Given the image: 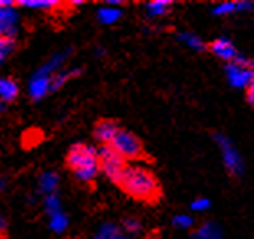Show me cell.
Instances as JSON below:
<instances>
[{
    "instance_id": "cell-7",
    "label": "cell",
    "mask_w": 254,
    "mask_h": 239,
    "mask_svg": "<svg viewBox=\"0 0 254 239\" xmlns=\"http://www.w3.org/2000/svg\"><path fill=\"white\" fill-rule=\"evenodd\" d=\"M208 50L217 58L223 59V61L231 62L236 59V48L233 43L230 40H226V38H217V40L208 45Z\"/></svg>"
},
{
    "instance_id": "cell-3",
    "label": "cell",
    "mask_w": 254,
    "mask_h": 239,
    "mask_svg": "<svg viewBox=\"0 0 254 239\" xmlns=\"http://www.w3.org/2000/svg\"><path fill=\"white\" fill-rule=\"evenodd\" d=\"M97 156H99V167L100 171L110 179L112 182L118 183L123 171L127 169V161L112 148L110 144L102 146L97 149Z\"/></svg>"
},
{
    "instance_id": "cell-12",
    "label": "cell",
    "mask_w": 254,
    "mask_h": 239,
    "mask_svg": "<svg viewBox=\"0 0 254 239\" xmlns=\"http://www.w3.org/2000/svg\"><path fill=\"white\" fill-rule=\"evenodd\" d=\"M120 17H122V10L117 7H110V5L99 8V12H97V18H99L100 23H104V25L115 23Z\"/></svg>"
},
{
    "instance_id": "cell-22",
    "label": "cell",
    "mask_w": 254,
    "mask_h": 239,
    "mask_svg": "<svg viewBox=\"0 0 254 239\" xmlns=\"http://www.w3.org/2000/svg\"><path fill=\"white\" fill-rule=\"evenodd\" d=\"M192 208L193 210H205V208H208V200H197V202L192 203Z\"/></svg>"
},
{
    "instance_id": "cell-10",
    "label": "cell",
    "mask_w": 254,
    "mask_h": 239,
    "mask_svg": "<svg viewBox=\"0 0 254 239\" xmlns=\"http://www.w3.org/2000/svg\"><path fill=\"white\" fill-rule=\"evenodd\" d=\"M79 74H80V69H77V67H67V69L58 70V72L53 75V79H51V92L61 89V87L66 84L69 79H72V77H75V75H79Z\"/></svg>"
},
{
    "instance_id": "cell-13",
    "label": "cell",
    "mask_w": 254,
    "mask_h": 239,
    "mask_svg": "<svg viewBox=\"0 0 254 239\" xmlns=\"http://www.w3.org/2000/svg\"><path fill=\"white\" fill-rule=\"evenodd\" d=\"M18 5L30 10H55L61 3L56 2V0H21Z\"/></svg>"
},
{
    "instance_id": "cell-2",
    "label": "cell",
    "mask_w": 254,
    "mask_h": 239,
    "mask_svg": "<svg viewBox=\"0 0 254 239\" xmlns=\"http://www.w3.org/2000/svg\"><path fill=\"white\" fill-rule=\"evenodd\" d=\"M67 166L79 182H92L100 172L97 149L82 143L74 144L67 153Z\"/></svg>"
},
{
    "instance_id": "cell-16",
    "label": "cell",
    "mask_w": 254,
    "mask_h": 239,
    "mask_svg": "<svg viewBox=\"0 0 254 239\" xmlns=\"http://www.w3.org/2000/svg\"><path fill=\"white\" fill-rule=\"evenodd\" d=\"M45 210H46L48 216H53V215L59 213V211H63L61 210V200H59V197L56 193L48 195V197L45 198Z\"/></svg>"
},
{
    "instance_id": "cell-18",
    "label": "cell",
    "mask_w": 254,
    "mask_h": 239,
    "mask_svg": "<svg viewBox=\"0 0 254 239\" xmlns=\"http://www.w3.org/2000/svg\"><path fill=\"white\" fill-rule=\"evenodd\" d=\"M15 50V41L10 40V38H5V40H0V66L5 62L10 54Z\"/></svg>"
},
{
    "instance_id": "cell-17",
    "label": "cell",
    "mask_w": 254,
    "mask_h": 239,
    "mask_svg": "<svg viewBox=\"0 0 254 239\" xmlns=\"http://www.w3.org/2000/svg\"><path fill=\"white\" fill-rule=\"evenodd\" d=\"M95 239H123L118 230L112 225H104L97 233Z\"/></svg>"
},
{
    "instance_id": "cell-4",
    "label": "cell",
    "mask_w": 254,
    "mask_h": 239,
    "mask_svg": "<svg viewBox=\"0 0 254 239\" xmlns=\"http://www.w3.org/2000/svg\"><path fill=\"white\" fill-rule=\"evenodd\" d=\"M110 146L125 161H138L144 157L143 143L139 141L136 134H133L131 131H127V129H120Z\"/></svg>"
},
{
    "instance_id": "cell-25",
    "label": "cell",
    "mask_w": 254,
    "mask_h": 239,
    "mask_svg": "<svg viewBox=\"0 0 254 239\" xmlns=\"http://www.w3.org/2000/svg\"><path fill=\"white\" fill-rule=\"evenodd\" d=\"M3 108H5V103L0 102V112H3Z\"/></svg>"
},
{
    "instance_id": "cell-23",
    "label": "cell",
    "mask_w": 254,
    "mask_h": 239,
    "mask_svg": "<svg viewBox=\"0 0 254 239\" xmlns=\"http://www.w3.org/2000/svg\"><path fill=\"white\" fill-rule=\"evenodd\" d=\"M5 228H7V223H5V220L2 218V216H0V231H3Z\"/></svg>"
},
{
    "instance_id": "cell-11",
    "label": "cell",
    "mask_w": 254,
    "mask_h": 239,
    "mask_svg": "<svg viewBox=\"0 0 254 239\" xmlns=\"http://www.w3.org/2000/svg\"><path fill=\"white\" fill-rule=\"evenodd\" d=\"M59 185V177L55 172H45L40 176V188L41 192H45L48 195H53L56 192V188Z\"/></svg>"
},
{
    "instance_id": "cell-6",
    "label": "cell",
    "mask_w": 254,
    "mask_h": 239,
    "mask_svg": "<svg viewBox=\"0 0 254 239\" xmlns=\"http://www.w3.org/2000/svg\"><path fill=\"white\" fill-rule=\"evenodd\" d=\"M51 79L53 75L45 72L41 67L36 70L35 75L30 80L28 85V94L33 100H41L43 97H46L51 92Z\"/></svg>"
},
{
    "instance_id": "cell-19",
    "label": "cell",
    "mask_w": 254,
    "mask_h": 239,
    "mask_svg": "<svg viewBox=\"0 0 254 239\" xmlns=\"http://www.w3.org/2000/svg\"><path fill=\"white\" fill-rule=\"evenodd\" d=\"M125 228H127V231L128 233H133V235H136V233L141 230V225H139V221L138 220H134V218H128L125 221Z\"/></svg>"
},
{
    "instance_id": "cell-24",
    "label": "cell",
    "mask_w": 254,
    "mask_h": 239,
    "mask_svg": "<svg viewBox=\"0 0 254 239\" xmlns=\"http://www.w3.org/2000/svg\"><path fill=\"white\" fill-rule=\"evenodd\" d=\"M3 190H5V179H0V195H2Z\"/></svg>"
},
{
    "instance_id": "cell-14",
    "label": "cell",
    "mask_w": 254,
    "mask_h": 239,
    "mask_svg": "<svg viewBox=\"0 0 254 239\" xmlns=\"http://www.w3.org/2000/svg\"><path fill=\"white\" fill-rule=\"evenodd\" d=\"M169 7H171V2H167V0H154V2H149L146 5L148 13L151 17H163V15L169 12Z\"/></svg>"
},
{
    "instance_id": "cell-20",
    "label": "cell",
    "mask_w": 254,
    "mask_h": 239,
    "mask_svg": "<svg viewBox=\"0 0 254 239\" xmlns=\"http://www.w3.org/2000/svg\"><path fill=\"white\" fill-rule=\"evenodd\" d=\"M246 100L254 107V72L251 74V79L248 82V89H246Z\"/></svg>"
},
{
    "instance_id": "cell-5",
    "label": "cell",
    "mask_w": 254,
    "mask_h": 239,
    "mask_svg": "<svg viewBox=\"0 0 254 239\" xmlns=\"http://www.w3.org/2000/svg\"><path fill=\"white\" fill-rule=\"evenodd\" d=\"M18 30V13L12 0H0V40L10 38Z\"/></svg>"
},
{
    "instance_id": "cell-9",
    "label": "cell",
    "mask_w": 254,
    "mask_h": 239,
    "mask_svg": "<svg viewBox=\"0 0 254 239\" xmlns=\"http://www.w3.org/2000/svg\"><path fill=\"white\" fill-rule=\"evenodd\" d=\"M20 87L10 77H0V102H13L18 97Z\"/></svg>"
},
{
    "instance_id": "cell-15",
    "label": "cell",
    "mask_w": 254,
    "mask_h": 239,
    "mask_svg": "<svg viewBox=\"0 0 254 239\" xmlns=\"http://www.w3.org/2000/svg\"><path fill=\"white\" fill-rule=\"evenodd\" d=\"M67 226H69V220L63 211H59V213L50 216V228L55 233H58V235H61V233L66 231Z\"/></svg>"
},
{
    "instance_id": "cell-8",
    "label": "cell",
    "mask_w": 254,
    "mask_h": 239,
    "mask_svg": "<svg viewBox=\"0 0 254 239\" xmlns=\"http://www.w3.org/2000/svg\"><path fill=\"white\" fill-rule=\"evenodd\" d=\"M120 126L112 121V120H102V121H99L95 124V138L100 141L102 146L105 144H112V141L115 139V136L118 134V131H120Z\"/></svg>"
},
{
    "instance_id": "cell-1",
    "label": "cell",
    "mask_w": 254,
    "mask_h": 239,
    "mask_svg": "<svg viewBox=\"0 0 254 239\" xmlns=\"http://www.w3.org/2000/svg\"><path fill=\"white\" fill-rule=\"evenodd\" d=\"M118 185L129 197L139 202L154 203L161 197V187L156 176L141 166H127L123 171Z\"/></svg>"
},
{
    "instance_id": "cell-21",
    "label": "cell",
    "mask_w": 254,
    "mask_h": 239,
    "mask_svg": "<svg viewBox=\"0 0 254 239\" xmlns=\"http://www.w3.org/2000/svg\"><path fill=\"white\" fill-rule=\"evenodd\" d=\"M174 225L177 228H187L192 225V220L189 218V216H177V218L174 220Z\"/></svg>"
}]
</instances>
